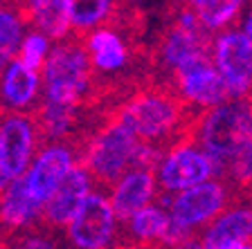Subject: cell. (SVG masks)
<instances>
[{
	"label": "cell",
	"instance_id": "1",
	"mask_svg": "<svg viewBox=\"0 0 252 249\" xmlns=\"http://www.w3.org/2000/svg\"><path fill=\"white\" fill-rule=\"evenodd\" d=\"M196 141L214 160L219 175L223 164L252 141V99L230 97L210 108L198 121Z\"/></svg>",
	"mask_w": 252,
	"mask_h": 249
},
{
	"label": "cell",
	"instance_id": "2",
	"mask_svg": "<svg viewBox=\"0 0 252 249\" xmlns=\"http://www.w3.org/2000/svg\"><path fill=\"white\" fill-rule=\"evenodd\" d=\"M227 204V189L216 177L173 193L167 204L173 220V236L169 245H191L194 231L205 229Z\"/></svg>",
	"mask_w": 252,
	"mask_h": 249
},
{
	"label": "cell",
	"instance_id": "3",
	"mask_svg": "<svg viewBox=\"0 0 252 249\" xmlns=\"http://www.w3.org/2000/svg\"><path fill=\"white\" fill-rule=\"evenodd\" d=\"M90 70H93V61H90L88 50L74 43L52 45V52L41 68L43 97L61 101V104L79 106V101L88 92Z\"/></svg>",
	"mask_w": 252,
	"mask_h": 249
},
{
	"label": "cell",
	"instance_id": "4",
	"mask_svg": "<svg viewBox=\"0 0 252 249\" xmlns=\"http://www.w3.org/2000/svg\"><path fill=\"white\" fill-rule=\"evenodd\" d=\"M117 119L142 141H158L178 133L183 121V106L162 92H142L126 101Z\"/></svg>",
	"mask_w": 252,
	"mask_h": 249
},
{
	"label": "cell",
	"instance_id": "5",
	"mask_svg": "<svg viewBox=\"0 0 252 249\" xmlns=\"http://www.w3.org/2000/svg\"><path fill=\"white\" fill-rule=\"evenodd\" d=\"M137 144L140 139L117 119L90 141L86 153V166L94 180L115 184L128 168H133Z\"/></svg>",
	"mask_w": 252,
	"mask_h": 249
},
{
	"label": "cell",
	"instance_id": "6",
	"mask_svg": "<svg viewBox=\"0 0 252 249\" xmlns=\"http://www.w3.org/2000/svg\"><path fill=\"white\" fill-rule=\"evenodd\" d=\"M212 61L225 79L230 97L252 94V41L243 29H220L212 41Z\"/></svg>",
	"mask_w": 252,
	"mask_h": 249
},
{
	"label": "cell",
	"instance_id": "7",
	"mask_svg": "<svg viewBox=\"0 0 252 249\" xmlns=\"http://www.w3.org/2000/svg\"><path fill=\"white\" fill-rule=\"evenodd\" d=\"M214 175L216 164L200 144H176L156 166L158 184L167 193H178Z\"/></svg>",
	"mask_w": 252,
	"mask_h": 249
},
{
	"label": "cell",
	"instance_id": "8",
	"mask_svg": "<svg viewBox=\"0 0 252 249\" xmlns=\"http://www.w3.org/2000/svg\"><path fill=\"white\" fill-rule=\"evenodd\" d=\"M117 216L113 200L101 193H90L74 218L65 224L68 238L79 249H104L113 243L117 231Z\"/></svg>",
	"mask_w": 252,
	"mask_h": 249
},
{
	"label": "cell",
	"instance_id": "9",
	"mask_svg": "<svg viewBox=\"0 0 252 249\" xmlns=\"http://www.w3.org/2000/svg\"><path fill=\"white\" fill-rule=\"evenodd\" d=\"M176 83L183 101L196 108L210 110L230 99L225 79L220 77L219 68L212 61V54H203L176 70Z\"/></svg>",
	"mask_w": 252,
	"mask_h": 249
},
{
	"label": "cell",
	"instance_id": "10",
	"mask_svg": "<svg viewBox=\"0 0 252 249\" xmlns=\"http://www.w3.org/2000/svg\"><path fill=\"white\" fill-rule=\"evenodd\" d=\"M210 34L212 31L200 23L194 9L183 11L162 41V63L176 72L180 65H185L191 58L212 54L214 38H210Z\"/></svg>",
	"mask_w": 252,
	"mask_h": 249
},
{
	"label": "cell",
	"instance_id": "11",
	"mask_svg": "<svg viewBox=\"0 0 252 249\" xmlns=\"http://www.w3.org/2000/svg\"><path fill=\"white\" fill-rule=\"evenodd\" d=\"M36 130L38 124L18 110L0 114V155L14 177H21L34 160Z\"/></svg>",
	"mask_w": 252,
	"mask_h": 249
},
{
	"label": "cell",
	"instance_id": "12",
	"mask_svg": "<svg viewBox=\"0 0 252 249\" xmlns=\"http://www.w3.org/2000/svg\"><path fill=\"white\" fill-rule=\"evenodd\" d=\"M74 168V155L68 146L63 144H50L43 151H38L23 173L27 187L43 204L47 197L54 193V189L63 182V177Z\"/></svg>",
	"mask_w": 252,
	"mask_h": 249
},
{
	"label": "cell",
	"instance_id": "13",
	"mask_svg": "<svg viewBox=\"0 0 252 249\" xmlns=\"http://www.w3.org/2000/svg\"><path fill=\"white\" fill-rule=\"evenodd\" d=\"M93 193V173L88 166H77L63 177V182L54 189V193L43 204V216L50 224L65 227L74 218V213L81 209L86 197Z\"/></svg>",
	"mask_w": 252,
	"mask_h": 249
},
{
	"label": "cell",
	"instance_id": "14",
	"mask_svg": "<svg viewBox=\"0 0 252 249\" xmlns=\"http://www.w3.org/2000/svg\"><path fill=\"white\" fill-rule=\"evenodd\" d=\"M207 249H248L252 247V207H230L203 229L198 240Z\"/></svg>",
	"mask_w": 252,
	"mask_h": 249
},
{
	"label": "cell",
	"instance_id": "15",
	"mask_svg": "<svg viewBox=\"0 0 252 249\" xmlns=\"http://www.w3.org/2000/svg\"><path fill=\"white\" fill-rule=\"evenodd\" d=\"M43 90L41 70L27 65L16 56L0 72V104L7 110H27Z\"/></svg>",
	"mask_w": 252,
	"mask_h": 249
},
{
	"label": "cell",
	"instance_id": "16",
	"mask_svg": "<svg viewBox=\"0 0 252 249\" xmlns=\"http://www.w3.org/2000/svg\"><path fill=\"white\" fill-rule=\"evenodd\" d=\"M158 177L149 168H128L120 180L115 182L110 200L115 207L120 220H128L135 211L142 207L151 204L153 195H156Z\"/></svg>",
	"mask_w": 252,
	"mask_h": 249
},
{
	"label": "cell",
	"instance_id": "17",
	"mask_svg": "<svg viewBox=\"0 0 252 249\" xmlns=\"http://www.w3.org/2000/svg\"><path fill=\"white\" fill-rule=\"evenodd\" d=\"M43 202L30 191L25 177H14L0 191V222L9 229H25L38 220Z\"/></svg>",
	"mask_w": 252,
	"mask_h": 249
},
{
	"label": "cell",
	"instance_id": "18",
	"mask_svg": "<svg viewBox=\"0 0 252 249\" xmlns=\"http://www.w3.org/2000/svg\"><path fill=\"white\" fill-rule=\"evenodd\" d=\"M86 50L90 54L93 68H97L99 72H120L128 63V50H126L124 38L106 27L90 29L86 38Z\"/></svg>",
	"mask_w": 252,
	"mask_h": 249
},
{
	"label": "cell",
	"instance_id": "19",
	"mask_svg": "<svg viewBox=\"0 0 252 249\" xmlns=\"http://www.w3.org/2000/svg\"><path fill=\"white\" fill-rule=\"evenodd\" d=\"M128 227V234L140 243H171L173 236V220L169 207H156L147 204L140 211H135L128 220H124Z\"/></svg>",
	"mask_w": 252,
	"mask_h": 249
},
{
	"label": "cell",
	"instance_id": "20",
	"mask_svg": "<svg viewBox=\"0 0 252 249\" xmlns=\"http://www.w3.org/2000/svg\"><path fill=\"white\" fill-rule=\"evenodd\" d=\"M25 11L32 25L52 41L65 38L72 29L68 0H25Z\"/></svg>",
	"mask_w": 252,
	"mask_h": 249
},
{
	"label": "cell",
	"instance_id": "21",
	"mask_svg": "<svg viewBox=\"0 0 252 249\" xmlns=\"http://www.w3.org/2000/svg\"><path fill=\"white\" fill-rule=\"evenodd\" d=\"M248 0H189L194 14L210 31L227 29L241 16Z\"/></svg>",
	"mask_w": 252,
	"mask_h": 249
},
{
	"label": "cell",
	"instance_id": "22",
	"mask_svg": "<svg viewBox=\"0 0 252 249\" xmlns=\"http://www.w3.org/2000/svg\"><path fill=\"white\" fill-rule=\"evenodd\" d=\"M77 117V106L72 104H61V101H52L45 99L38 110V130L47 139H61L70 133Z\"/></svg>",
	"mask_w": 252,
	"mask_h": 249
},
{
	"label": "cell",
	"instance_id": "23",
	"mask_svg": "<svg viewBox=\"0 0 252 249\" xmlns=\"http://www.w3.org/2000/svg\"><path fill=\"white\" fill-rule=\"evenodd\" d=\"M23 36H25V23L16 11L0 7V72L18 56Z\"/></svg>",
	"mask_w": 252,
	"mask_h": 249
},
{
	"label": "cell",
	"instance_id": "24",
	"mask_svg": "<svg viewBox=\"0 0 252 249\" xmlns=\"http://www.w3.org/2000/svg\"><path fill=\"white\" fill-rule=\"evenodd\" d=\"M68 7L74 29L90 31L110 16L115 0H68Z\"/></svg>",
	"mask_w": 252,
	"mask_h": 249
},
{
	"label": "cell",
	"instance_id": "25",
	"mask_svg": "<svg viewBox=\"0 0 252 249\" xmlns=\"http://www.w3.org/2000/svg\"><path fill=\"white\" fill-rule=\"evenodd\" d=\"M219 175H225L236 189L252 193V141H248L223 164Z\"/></svg>",
	"mask_w": 252,
	"mask_h": 249
},
{
	"label": "cell",
	"instance_id": "26",
	"mask_svg": "<svg viewBox=\"0 0 252 249\" xmlns=\"http://www.w3.org/2000/svg\"><path fill=\"white\" fill-rule=\"evenodd\" d=\"M50 41H52V38L47 36V34H43L41 29H36V27L30 29V31H25L23 43H21V50H18V58L25 61L27 65H32V68L41 70L43 65H45L50 52H52Z\"/></svg>",
	"mask_w": 252,
	"mask_h": 249
},
{
	"label": "cell",
	"instance_id": "27",
	"mask_svg": "<svg viewBox=\"0 0 252 249\" xmlns=\"http://www.w3.org/2000/svg\"><path fill=\"white\" fill-rule=\"evenodd\" d=\"M43 236H27V240H23V247H34V249H50L52 240H41Z\"/></svg>",
	"mask_w": 252,
	"mask_h": 249
},
{
	"label": "cell",
	"instance_id": "28",
	"mask_svg": "<svg viewBox=\"0 0 252 249\" xmlns=\"http://www.w3.org/2000/svg\"><path fill=\"white\" fill-rule=\"evenodd\" d=\"M11 180H14V175L9 173V168H7L5 160H2V155H0V191H2V189H5Z\"/></svg>",
	"mask_w": 252,
	"mask_h": 249
},
{
	"label": "cell",
	"instance_id": "29",
	"mask_svg": "<svg viewBox=\"0 0 252 249\" xmlns=\"http://www.w3.org/2000/svg\"><path fill=\"white\" fill-rule=\"evenodd\" d=\"M241 29L248 34V38L252 41V5H250V9L243 14V21H241Z\"/></svg>",
	"mask_w": 252,
	"mask_h": 249
},
{
	"label": "cell",
	"instance_id": "30",
	"mask_svg": "<svg viewBox=\"0 0 252 249\" xmlns=\"http://www.w3.org/2000/svg\"><path fill=\"white\" fill-rule=\"evenodd\" d=\"M0 2H11V0H0Z\"/></svg>",
	"mask_w": 252,
	"mask_h": 249
}]
</instances>
